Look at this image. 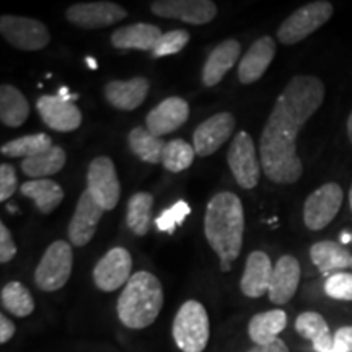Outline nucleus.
Here are the masks:
<instances>
[{
    "mask_svg": "<svg viewBox=\"0 0 352 352\" xmlns=\"http://www.w3.org/2000/svg\"><path fill=\"white\" fill-rule=\"evenodd\" d=\"M323 100V82L314 76L294 77L276 100L259 140L261 168L272 183L294 184L300 179L303 165L297 155V135Z\"/></svg>",
    "mask_w": 352,
    "mask_h": 352,
    "instance_id": "f257e3e1",
    "label": "nucleus"
},
{
    "mask_svg": "<svg viewBox=\"0 0 352 352\" xmlns=\"http://www.w3.org/2000/svg\"><path fill=\"white\" fill-rule=\"evenodd\" d=\"M245 212L240 197L230 191L217 192L209 201L204 217V233L220 261L239 258L243 245Z\"/></svg>",
    "mask_w": 352,
    "mask_h": 352,
    "instance_id": "f03ea898",
    "label": "nucleus"
},
{
    "mask_svg": "<svg viewBox=\"0 0 352 352\" xmlns=\"http://www.w3.org/2000/svg\"><path fill=\"white\" fill-rule=\"evenodd\" d=\"M164 302V287L158 277L148 271H138L118 298V318L126 328L144 329L155 323Z\"/></svg>",
    "mask_w": 352,
    "mask_h": 352,
    "instance_id": "7ed1b4c3",
    "label": "nucleus"
},
{
    "mask_svg": "<svg viewBox=\"0 0 352 352\" xmlns=\"http://www.w3.org/2000/svg\"><path fill=\"white\" fill-rule=\"evenodd\" d=\"M173 341L182 352H204L210 338V321L206 307L197 300L184 302L173 320Z\"/></svg>",
    "mask_w": 352,
    "mask_h": 352,
    "instance_id": "20e7f679",
    "label": "nucleus"
},
{
    "mask_svg": "<svg viewBox=\"0 0 352 352\" xmlns=\"http://www.w3.org/2000/svg\"><path fill=\"white\" fill-rule=\"evenodd\" d=\"M74 253L69 241L56 240L47 246L34 271V283L43 292L63 289L72 274Z\"/></svg>",
    "mask_w": 352,
    "mask_h": 352,
    "instance_id": "39448f33",
    "label": "nucleus"
},
{
    "mask_svg": "<svg viewBox=\"0 0 352 352\" xmlns=\"http://www.w3.org/2000/svg\"><path fill=\"white\" fill-rule=\"evenodd\" d=\"M334 7L331 2L318 0L307 3L283 21L277 30V38L283 44H297L321 28L333 16Z\"/></svg>",
    "mask_w": 352,
    "mask_h": 352,
    "instance_id": "423d86ee",
    "label": "nucleus"
},
{
    "mask_svg": "<svg viewBox=\"0 0 352 352\" xmlns=\"http://www.w3.org/2000/svg\"><path fill=\"white\" fill-rule=\"evenodd\" d=\"M227 162L236 183L243 189H253L261 176V160L254 148L253 139L248 132L241 131L235 135L227 153Z\"/></svg>",
    "mask_w": 352,
    "mask_h": 352,
    "instance_id": "0eeeda50",
    "label": "nucleus"
},
{
    "mask_svg": "<svg viewBox=\"0 0 352 352\" xmlns=\"http://www.w3.org/2000/svg\"><path fill=\"white\" fill-rule=\"evenodd\" d=\"M87 189L104 210L116 208L121 197V184L111 158L101 155L91 162L87 171Z\"/></svg>",
    "mask_w": 352,
    "mask_h": 352,
    "instance_id": "6e6552de",
    "label": "nucleus"
},
{
    "mask_svg": "<svg viewBox=\"0 0 352 352\" xmlns=\"http://www.w3.org/2000/svg\"><path fill=\"white\" fill-rule=\"evenodd\" d=\"M344 192L336 183H327L315 189L303 204V222L310 230H321L340 212Z\"/></svg>",
    "mask_w": 352,
    "mask_h": 352,
    "instance_id": "1a4fd4ad",
    "label": "nucleus"
},
{
    "mask_svg": "<svg viewBox=\"0 0 352 352\" xmlns=\"http://www.w3.org/2000/svg\"><path fill=\"white\" fill-rule=\"evenodd\" d=\"M3 39L21 51H41L50 44V32L41 21L26 16L3 15L0 19Z\"/></svg>",
    "mask_w": 352,
    "mask_h": 352,
    "instance_id": "9d476101",
    "label": "nucleus"
},
{
    "mask_svg": "<svg viewBox=\"0 0 352 352\" xmlns=\"http://www.w3.org/2000/svg\"><path fill=\"white\" fill-rule=\"evenodd\" d=\"M65 16L72 25L80 26V28L87 30H96V28H107L118 21L124 20L127 16V12L124 7L118 6L114 2H83V3H74L67 8Z\"/></svg>",
    "mask_w": 352,
    "mask_h": 352,
    "instance_id": "9b49d317",
    "label": "nucleus"
},
{
    "mask_svg": "<svg viewBox=\"0 0 352 352\" xmlns=\"http://www.w3.org/2000/svg\"><path fill=\"white\" fill-rule=\"evenodd\" d=\"M132 256L122 246L109 250L96 263L94 270L95 285L103 292H114L129 283L132 277Z\"/></svg>",
    "mask_w": 352,
    "mask_h": 352,
    "instance_id": "f8f14e48",
    "label": "nucleus"
},
{
    "mask_svg": "<svg viewBox=\"0 0 352 352\" xmlns=\"http://www.w3.org/2000/svg\"><path fill=\"white\" fill-rule=\"evenodd\" d=\"M151 10L162 19H173L189 25H206L217 15V6L210 0H157Z\"/></svg>",
    "mask_w": 352,
    "mask_h": 352,
    "instance_id": "ddd939ff",
    "label": "nucleus"
},
{
    "mask_svg": "<svg viewBox=\"0 0 352 352\" xmlns=\"http://www.w3.org/2000/svg\"><path fill=\"white\" fill-rule=\"evenodd\" d=\"M235 118L230 113H217L197 126L192 135V147L196 155L209 157L212 155L227 142L235 129Z\"/></svg>",
    "mask_w": 352,
    "mask_h": 352,
    "instance_id": "4468645a",
    "label": "nucleus"
},
{
    "mask_svg": "<svg viewBox=\"0 0 352 352\" xmlns=\"http://www.w3.org/2000/svg\"><path fill=\"white\" fill-rule=\"evenodd\" d=\"M103 214L104 209L94 199L88 189H85L77 202V208L74 210L69 223V240L72 241L74 246H85L90 243Z\"/></svg>",
    "mask_w": 352,
    "mask_h": 352,
    "instance_id": "2eb2a0df",
    "label": "nucleus"
},
{
    "mask_svg": "<svg viewBox=\"0 0 352 352\" xmlns=\"http://www.w3.org/2000/svg\"><path fill=\"white\" fill-rule=\"evenodd\" d=\"M189 118V104L179 96H170L158 103L145 118V127L157 138L179 129Z\"/></svg>",
    "mask_w": 352,
    "mask_h": 352,
    "instance_id": "dca6fc26",
    "label": "nucleus"
},
{
    "mask_svg": "<svg viewBox=\"0 0 352 352\" xmlns=\"http://www.w3.org/2000/svg\"><path fill=\"white\" fill-rule=\"evenodd\" d=\"M36 108L44 124L57 132H72L82 124V111L76 104L60 98V96H41Z\"/></svg>",
    "mask_w": 352,
    "mask_h": 352,
    "instance_id": "f3484780",
    "label": "nucleus"
},
{
    "mask_svg": "<svg viewBox=\"0 0 352 352\" xmlns=\"http://www.w3.org/2000/svg\"><path fill=\"white\" fill-rule=\"evenodd\" d=\"M298 283H300V263L290 254L280 256L272 270L270 290H267L270 300L274 305H285L296 296Z\"/></svg>",
    "mask_w": 352,
    "mask_h": 352,
    "instance_id": "a211bd4d",
    "label": "nucleus"
},
{
    "mask_svg": "<svg viewBox=\"0 0 352 352\" xmlns=\"http://www.w3.org/2000/svg\"><path fill=\"white\" fill-rule=\"evenodd\" d=\"M276 56V43L271 36H263L254 41L239 65V80L243 85L258 82L270 67Z\"/></svg>",
    "mask_w": 352,
    "mask_h": 352,
    "instance_id": "6ab92c4d",
    "label": "nucleus"
},
{
    "mask_svg": "<svg viewBox=\"0 0 352 352\" xmlns=\"http://www.w3.org/2000/svg\"><path fill=\"white\" fill-rule=\"evenodd\" d=\"M151 83L145 77H134L129 80H113L104 87L108 103L121 111H132L144 103L148 95Z\"/></svg>",
    "mask_w": 352,
    "mask_h": 352,
    "instance_id": "aec40b11",
    "label": "nucleus"
},
{
    "mask_svg": "<svg viewBox=\"0 0 352 352\" xmlns=\"http://www.w3.org/2000/svg\"><path fill=\"white\" fill-rule=\"evenodd\" d=\"M271 258L264 252H253L246 259L245 272L241 276L240 289L246 297L259 298L270 290L272 277Z\"/></svg>",
    "mask_w": 352,
    "mask_h": 352,
    "instance_id": "412c9836",
    "label": "nucleus"
},
{
    "mask_svg": "<svg viewBox=\"0 0 352 352\" xmlns=\"http://www.w3.org/2000/svg\"><path fill=\"white\" fill-rule=\"evenodd\" d=\"M240 52L241 46L236 39H227L215 46L202 67V83L206 87H214L222 82L226 74L239 60Z\"/></svg>",
    "mask_w": 352,
    "mask_h": 352,
    "instance_id": "4be33fe9",
    "label": "nucleus"
},
{
    "mask_svg": "<svg viewBox=\"0 0 352 352\" xmlns=\"http://www.w3.org/2000/svg\"><path fill=\"white\" fill-rule=\"evenodd\" d=\"M162 30L151 23H132L118 28L111 34V44L118 50H139L153 51L158 39L162 38Z\"/></svg>",
    "mask_w": 352,
    "mask_h": 352,
    "instance_id": "5701e85b",
    "label": "nucleus"
},
{
    "mask_svg": "<svg viewBox=\"0 0 352 352\" xmlns=\"http://www.w3.org/2000/svg\"><path fill=\"white\" fill-rule=\"evenodd\" d=\"M310 258L320 272L324 276L342 272L346 267H351L352 254L347 252L346 246L338 241H318L310 248Z\"/></svg>",
    "mask_w": 352,
    "mask_h": 352,
    "instance_id": "b1692460",
    "label": "nucleus"
},
{
    "mask_svg": "<svg viewBox=\"0 0 352 352\" xmlns=\"http://www.w3.org/2000/svg\"><path fill=\"white\" fill-rule=\"evenodd\" d=\"M287 327V315L280 308L263 311L250 320L248 334L254 346H266L279 340V334Z\"/></svg>",
    "mask_w": 352,
    "mask_h": 352,
    "instance_id": "393cba45",
    "label": "nucleus"
},
{
    "mask_svg": "<svg viewBox=\"0 0 352 352\" xmlns=\"http://www.w3.org/2000/svg\"><path fill=\"white\" fill-rule=\"evenodd\" d=\"M296 331L302 338L311 341L316 352H327L334 344V334H331L327 320L316 311H303L296 320Z\"/></svg>",
    "mask_w": 352,
    "mask_h": 352,
    "instance_id": "a878e982",
    "label": "nucleus"
},
{
    "mask_svg": "<svg viewBox=\"0 0 352 352\" xmlns=\"http://www.w3.org/2000/svg\"><path fill=\"white\" fill-rule=\"evenodd\" d=\"M20 192L30 197L36 204V208L46 215L54 212L64 199V189L50 178L25 182L20 186Z\"/></svg>",
    "mask_w": 352,
    "mask_h": 352,
    "instance_id": "bb28decb",
    "label": "nucleus"
},
{
    "mask_svg": "<svg viewBox=\"0 0 352 352\" xmlns=\"http://www.w3.org/2000/svg\"><path fill=\"white\" fill-rule=\"evenodd\" d=\"M30 116V103L16 87H0V121L8 127H20Z\"/></svg>",
    "mask_w": 352,
    "mask_h": 352,
    "instance_id": "cd10ccee",
    "label": "nucleus"
},
{
    "mask_svg": "<svg viewBox=\"0 0 352 352\" xmlns=\"http://www.w3.org/2000/svg\"><path fill=\"white\" fill-rule=\"evenodd\" d=\"M129 147L134 155H138L145 164H162L166 142L162 138H157L147 127H134L127 138Z\"/></svg>",
    "mask_w": 352,
    "mask_h": 352,
    "instance_id": "c85d7f7f",
    "label": "nucleus"
},
{
    "mask_svg": "<svg viewBox=\"0 0 352 352\" xmlns=\"http://www.w3.org/2000/svg\"><path fill=\"white\" fill-rule=\"evenodd\" d=\"M65 160H67V157H65L64 148L52 145L50 151L25 158L21 162V170L26 176H32L33 179H43V176L59 173L64 168Z\"/></svg>",
    "mask_w": 352,
    "mask_h": 352,
    "instance_id": "c756f323",
    "label": "nucleus"
},
{
    "mask_svg": "<svg viewBox=\"0 0 352 352\" xmlns=\"http://www.w3.org/2000/svg\"><path fill=\"white\" fill-rule=\"evenodd\" d=\"M153 196L151 192H135L127 201V215L126 222L131 232L138 236L147 235L151 228V215H152Z\"/></svg>",
    "mask_w": 352,
    "mask_h": 352,
    "instance_id": "7c9ffc66",
    "label": "nucleus"
},
{
    "mask_svg": "<svg viewBox=\"0 0 352 352\" xmlns=\"http://www.w3.org/2000/svg\"><path fill=\"white\" fill-rule=\"evenodd\" d=\"M0 302L8 314L25 318L34 311V300L32 292L19 280H12L2 287Z\"/></svg>",
    "mask_w": 352,
    "mask_h": 352,
    "instance_id": "2f4dec72",
    "label": "nucleus"
},
{
    "mask_svg": "<svg viewBox=\"0 0 352 352\" xmlns=\"http://www.w3.org/2000/svg\"><path fill=\"white\" fill-rule=\"evenodd\" d=\"M52 147V140L50 135L46 134H33V135H23L10 142L3 144L0 152L6 157L10 158H30L50 151Z\"/></svg>",
    "mask_w": 352,
    "mask_h": 352,
    "instance_id": "473e14b6",
    "label": "nucleus"
},
{
    "mask_svg": "<svg viewBox=\"0 0 352 352\" xmlns=\"http://www.w3.org/2000/svg\"><path fill=\"white\" fill-rule=\"evenodd\" d=\"M195 155V147L189 145L186 140L173 139L165 145L162 164H164L165 168L171 171V173H179V171H184L192 165Z\"/></svg>",
    "mask_w": 352,
    "mask_h": 352,
    "instance_id": "72a5a7b5",
    "label": "nucleus"
},
{
    "mask_svg": "<svg viewBox=\"0 0 352 352\" xmlns=\"http://www.w3.org/2000/svg\"><path fill=\"white\" fill-rule=\"evenodd\" d=\"M189 43V33L186 30H171L168 33L162 34L158 39L155 50L152 51L153 57H165L171 54H178L183 51Z\"/></svg>",
    "mask_w": 352,
    "mask_h": 352,
    "instance_id": "f704fd0d",
    "label": "nucleus"
},
{
    "mask_svg": "<svg viewBox=\"0 0 352 352\" xmlns=\"http://www.w3.org/2000/svg\"><path fill=\"white\" fill-rule=\"evenodd\" d=\"M189 214H191V208L184 201H178L158 215L155 219V226L160 232L173 233L175 228L182 226Z\"/></svg>",
    "mask_w": 352,
    "mask_h": 352,
    "instance_id": "c9c22d12",
    "label": "nucleus"
},
{
    "mask_svg": "<svg viewBox=\"0 0 352 352\" xmlns=\"http://www.w3.org/2000/svg\"><path fill=\"white\" fill-rule=\"evenodd\" d=\"M324 292L334 300L352 302V274L351 272H336L329 276L324 283Z\"/></svg>",
    "mask_w": 352,
    "mask_h": 352,
    "instance_id": "e433bc0d",
    "label": "nucleus"
},
{
    "mask_svg": "<svg viewBox=\"0 0 352 352\" xmlns=\"http://www.w3.org/2000/svg\"><path fill=\"white\" fill-rule=\"evenodd\" d=\"M19 189V179H16V171L12 165H0V201L6 202L13 192Z\"/></svg>",
    "mask_w": 352,
    "mask_h": 352,
    "instance_id": "4c0bfd02",
    "label": "nucleus"
},
{
    "mask_svg": "<svg viewBox=\"0 0 352 352\" xmlns=\"http://www.w3.org/2000/svg\"><path fill=\"white\" fill-rule=\"evenodd\" d=\"M16 254V245L12 233L6 227V223H0V263L7 264L12 261Z\"/></svg>",
    "mask_w": 352,
    "mask_h": 352,
    "instance_id": "58836bf2",
    "label": "nucleus"
},
{
    "mask_svg": "<svg viewBox=\"0 0 352 352\" xmlns=\"http://www.w3.org/2000/svg\"><path fill=\"white\" fill-rule=\"evenodd\" d=\"M334 344L346 352H352V327H342L334 333Z\"/></svg>",
    "mask_w": 352,
    "mask_h": 352,
    "instance_id": "ea45409f",
    "label": "nucleus"
},
{
    "mask_svg": "<svg viewBox=\"0 0 352 352\" xmlns=\"http://www.w3.org/2000/svg\"><path fill=\"white\" fill-rule=\"evenodd\" d=\"M15 324H13L12 320H8L6 315H0V342L2 344H7L8 341L15 336Z\"/></svg>",
    "mask_w": 352,
    "mask_h": 352,
    "instance_id": "a19ab883",
    "label": "nucleus"
},
{
    "mask_svg": "<svg viewBox=\"0 0 352 352\" xmlns=\"http://www.w3.org/2000/svg\"><path fill=\"white\" fill-rule=\"evenodd\" d=\"M246 352H289V347L279 338V340H276L274 342H271V344L254 346V347H252V349L246 351Z\"/></svg>",
    "mask_w": 352,
    "mask_h": 352,
    "instance_id": "79ce46f5",
    "label": "nucleus"
},
{
    "mask_svg": "<svg viewBox=\"0 0 352 352\" xmlns=\"http://www.w3.org/2000/svg\"><path fill=\"white\" fill-rule=\"evenodd\" d=\"M57 96H60V98L65 100V101H70V103H74V101L78 98V95H70L69 94V88L67 87H60Z\"/></svg>",
    "mask_w": 352,
    "mask_h": 352,
    "instance_id": "37998d69",
    "label": "nucleus"
},
{
    "mask_svg": "<svg viewBox=\"0 0 352 352\" xmlns=\"http://www.w3.org/2000/svg\"><path fill=\"white\" fill-rule=\"evenodd\" d=\"M85 63L88 65V69H91V70L98 69V63H96L94 57H85Z\"/></svg>",
    "mask_w": 352,
    "mask_h": 352,
    "instance_id": "c03bdc74",
    "label": "nucleus"
},
{
    "mask_svg": "<svg viewBox=\"0 0 352 352\" xmlns=\"http://www.w3.org/2000/svg\"><path fill=\"white\" fill-rule=\"evenodd\" d=\"M347 135H349V140L352 144V113L349 114V120H347Z\"/></svg>",
    "mask_w": 352,
    "mask_h": 352,
    "instance_id": "a18cd8bd",
    "label": "nucleus"
},
{
    "mask_svg": "<svg viewBox=\"0 0 352 352\" xmlns=\"http://www.w3.org/2000/svg\"><path fill=\"white\" fill-rule=\"evenodd\" d=\"M351 240H352V236L349 235V233H342V235H341V245L349 243Z\"/></svg>",
    "mask_w": 352,
    "mask_h": 352,
    "instance_id": "49530a36",
    "label": "nucleus"
},
{
    "mask_svg": "<svg viewBox=\"0 0 352 352\" xmlns=\"http://www.w3.org/2000/svg\"><path fill=\"white\" fill-rule=\"evenodd\" d=\"M220 270H222L223 272L230 271V270H232V263H223V261H220Z\"/></svg>",
    "mask_w": 352,
    "mask_h": 352,
    "instance_id": "de8ad7c7",
    "label": "nucleus"
},
{
    "mask_svg": "<svg viewBox=\"0 0 352 352\" xmlns=\"http://www.w3.org/2000/svg\"><path fill=\"white\" fill-rule=\"evenodd\" d=\"M327 352H346L344 349H341L340 346H336V344H333V347L329 351H327Z\"/></svg>",
    "mask_w": 352,
    "mask_h": 352,
    "instance_id": "09e8293b",
    "label": "nucleus"
},
{
    "mask_svg": "<svg viewBox=\"0 0 352 352\" xmlns=\"http://www.w3.org/2000/svg\"><path fill=\"white\" fill-rule=\"evenodd\" d=\"M349 204H351V209H352V186H351V191H349Z\"/></svg>",
    "mask_w": 352,
    "mask_h": 352,
    "instance_id": "8fccbe9b",
    "label": "nucleus"
},
{
    "mask_svg": "<svg viewBox=\"0 0 352 352\" xmlns=\"http://www.w3.org/2000/svg\"><path fill=\"white\" fill-rule=\"evenodd\" d=\"M351 270H352V261H351Z\"/></svg>",
    "mask_w": 352,
    "mask_h": 352,
    "instance_id": "3c124183",
    "label": "nucleus"
}]
</instances>
